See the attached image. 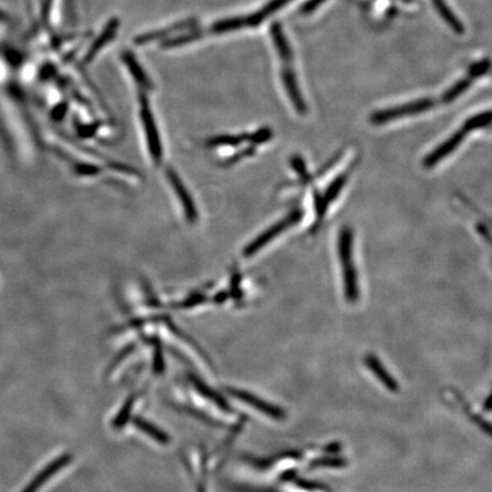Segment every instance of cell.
I'll list each match as a JSON object with an SVG mask.
<instances>
[{
  "label": "cell",
  "instance_id": "14",
  "mask_svg": "<svg viewBox=\"0 0 492 492\" xmlns=\"http://www.w3.org/2000/svg\"><path fill=\"white\" fill-rule=\"evenodd\" d=\"M473 80L474 79L470 78V75H468V78L461 79L459 82L452 84V87L445 91V94L440 98V102L443 104H450L452 102H455L458 97H461L472 86Z\"/></svg>",
  "mask_w": 492,
  "mask_h": 492
},
{
  "label": "cell",
  "instance_id": "4",
  "mask_svg": "<svg viewBox=\"0 0 492 492\" xmlns=\"http://www.w3.org/2000/svg\"><path fill=\"white\" fill-rule=\"evenodd\" d=\"M303 215H305V212H303L302 209H294L286 217L281 219L279 222L272 224L265 231H262L261 234L256 236V238L251 240L245 246V249L243 251L244 258H252V256H256V253L260 252L263 247L268 245L271 240H274L278 235H281L282 233L287 231L289 228L301 222Z\"/></svg>",
  "mask_w": 492,
  "mask_h": 492
},
{
  "label": "cell",
  "instance_id": "11",
  "mask_svg": "<svg viewBox=\"0 0 492 492\" xmlns=\"http://www.w3.org/2000/svg\"><path fill=\"white\" fill-rule=\"evenodd\" d=\"M291 1L292 0H270L263 8H261V10L253 13L251 15L243 16L244 24H245V26H258L266 19H268L269 16L282 10L283 7L289 5Z\"/></svg>",
  "mask_w": 492,
  "mask_h": 492
},
{
  "label": "cell",
  "instance_id": "13",
  "mask_svg": "<svg viewBox=\"0 0 492 492\" xmlns=\"http://www.w3.org/2000/svg\"><path fill=\"white\" fill-rule=\"evenodd\" d=\"M366 364H367V367L374 373L375 376L382 382V384L385 385L387 389L396 392L397 390H398V384H397L396 380L387 373L383 364H380V360L375 355H367L366 357Z\"/></svg>",
  "mask_w": 492,
  "mask_h": 492
},
{
  "label": "cell",
  "instance_id": "5",
  "mask_svg": "<svg viewBox=\"0 0 492 492\" xmlns=\"http://www.w3.org/2000/svg\"><path fill=\"white\" fill-rule=\"evenodd\" d=\"M165 174H167L169 187L172 190V193H175L178 204L183 209L181 211L184 212L185 220L190 224L197 222L199 218L197 206L194 203L193 197H190V190L185 186L184 181H181L177 172L172 169H168Z\"/></svg>",
  "mask_w": 492,
  "mask_h": 492
},
{
  "label": "cell",
  "instance_id": "3",
  "mask_svg": "<svg viewBox=\"0 0 492 492\" xmlns=\"http://www.w3.org/2000/svg\"><path fill=\"white\" fill-rule=\"evenodd\" d=\"M438 103H439L438 100H434V98H429V97L421 98V100H413V102H409V103L376 111V112L371 114L369 121H371V125H387L389 122L396 121L398 118H405V116H417V114L427 112V111L436 107Z\"/></svg>",
  "mask_w": 492,
  "mask_h": 492
},
{
  "label": "cell",
  "instance_id": "22",
  "mask_svg": "<svg viewBox=\"0 0 492 492\" xmlns=\"http://www.w3.org/2000/svg\"><path fill=\"white\" fill-rule=\"evenodd\" d=\"M325 1H326V0H309V1H307V3L303 5L302 8H301V13H302V14H310V13L317 10L318 7L323 5Z\"/></svg>",
  "mask_w": 492,
  "mask_h": 492
},
{
  "label": "cell",
  "instance_id": "20",
  "mask_svg": "<svg viewBox=\"0 0 492 492\" xmlns=\"http://www.w3.org/2000/svg\"><path fill=\"white\" fill-rule=\"evenodd\" d=\"M346 461L339 457H326L314 461V466H325V468H341L344 466Z\"/></svg>",
  "mask_w": 492,
  "mask_h": 492
},
{
  "label": "cell",
  "instance_id": "18",
  "mask_svg": "<svg viewBox=\"0 0 492 492\" xmlns=\"http://www.w3.org/2000/svg\"><path fill=\"white\" fill-rule=\"evenodd\" d=\"M192 380H193L194 385L199 390V393H202L203 396H206V398L211 399L212 401L217 403V405L220 406L224 410H229V406L227 405V402L224 401L222 397L217 394L215 391H212L208 385L201 382L197 377H190Z\"/></svg>",
  "mask_w": 492,
  "mask_h": 492
},
{
  "label": "cell",
  "instance_id": "16",
  "mask_svg": "<svg viewBox=\"0 0 492 492\" xmlns=\"http://www.w3.org/2000/svg\"><path fill=\"white\" fill-rule=\"evenodd\" d=\"M134 424L137 425L139 430L143 431L147 436H150L152 439L156 440L157 443H162V445H167V443L170 441L169 436L162 432V431L159 430L157 427L154 426L153 424L148 423L147 421H144L141 418H137L134 421Z\"/></svg>",
  "mask_w": 492,
  "mask_h": 492
},
{
  "label": "cell",
  "instance_id": "17",
  "mask_svg": "<svg viewBox=\"0 0 492 492\" xmlns=\"http://www.w3.org/2000/svg\"><path fill=\"white\" fill-rule=\"evenodd\" d=\"M490 120H491V112H490V111L477 113L475 116H470V118L463 123V127H464L468 132H473V131L479 130V129H482L486 127V125H489Z\"/></svg>",
  "mask_w": 492,
  "mask_h": 492
},
{
  "label": "cell",
  "instance_id": "7",
  "mask_svg": "<svg viewBox=\"0 0 492 492\" xmlns=\"http://www.w3.org/2000/svg\"><path fill=\"white\" fill-rule=\"evenodd\" d=\"M350 171H351V169L343 172L340 176H337V177L328 185V187L325 190L323 197L316 195V224H314V228H312L314 231L317 229L318 224H321V220L324 218L326 210H328L330 203L333 202L334 199H337V197L340 195L341 190L346 186V181H348V178H349L350 176Z\"/></svg>",
  "mask_w": 492,
  "mask_h": 492
},
{
  "label": "cell",
  "instance_id": "21",
  "mask_svg": "<svg viewBox=\"0 0 492 492\" xmlns=\"http://www.w3.org/2000/svg\"><path fill=\"white\" fill-rule=\"evenodd\" d=\"M132 402H134V398L129 399V401L125 403V407L122 408L121 413L118 415V417L116 418V426H121L125 423V421L128 420L129 415L131 413V406H132Z\"/></svg>",
  "mask_w": 492,
  "mask_h": 492
},
{
  "label": "cell",
  "instance_id": "19",
  "mask_svg": "<svg viewBox=\"0 0 492 492\" xmlns=\"http://www.w3.org/2000/svg\"><path fill=\"white\" fill-rule=\"evenodd\" d=\"M490 69V61L489 59H483L481 62L477 63L472 66V68L468 72V75L470 78L477 79L482 77V75H486V72L489 71Z\"/></svg>",
  "mask_w": 492,
  "mask_h": 492
},
{
  "label": "cell",
  "instance_id": "15",
  "mask_svg": "<svg viewBox=\"0 0 492 492\" xmlns=\"http://www.w3.org/2000/svg\"><path fill=\"white\" fill-rule=\"evenodd\" d=\"M432 1H433L436 10L439 12L440 16L445 20V22L448 23L449 26H450L456 33L463 35L465 31L464 26L458 21L457 17L454 15V13L450 10V8L447 6V3H445L443 0H432Z\"/></svg>",
  "mask_w": 492,
  "mask_h": 492
},
{
  "label": "cell",
  "instance_id": "8",
  "mask_svg": "<svg viewBox=\"0 0 492 492\" xmlns=\"http://www.w3.org/2000/svg\"><path fill=\"white\" fill-rule=\"evenodd\" d=\"M470 134L466 129L461 125V128L455 131L450 137L447 138L439 146L434 148L429 155L424 159V168H434L438 163L441 162L445 157H448L452 152L457 150L459 145L465 141L466 136Z\"/></svg>",
  "mask_w": 492,
  "mask_h": 492
},
{
  "label": "cell",
  "instance_id": "23",
  "mask_svg": "<svg viewBox=\"0 0 492 492\" xmlns=\"http://www.w3.org/2000/svg\"><path fill=\"white\" fill-rule=\"evenodd\" d=\"M199 492H206V489L203 488V486H199V490H197Z\"/></svg>",
  "mask_w": 492,
  "mask_h": 492
},
{
  "label": "cell",
  "instance_id": "2",
  "mask_svg": "<svg viewBox=\"0 0 492 492\" xmlns=\"http://www.w3.org/2000/svg\"><path fill=\"white\" fill-rule=\"evenodd\" d=\"M139 111H138V120L139 127L143 134L145 147L151 161L156 167H160L163 160L162 137L160 134L159 125L156 121L154 113L151 109L150 104L147 102V97L141 96L139 98Z\"/></svg>",
  "mask_w": 492,
  "mask_h": 492
},
{
  "label": "cell",
  "instance_id": "6",
  "mask_svg": "<svg viewBox=\"0 0 492 492\" xmlns=\"http://www.w3.org/2000/svg\"><path fill=\"white\" fill-rule=\"evenodd\" d=\"M282 64H283L281 72L282 82H283L287 96L290 98L291 103L294 106L296 112L299 113L300 116H305L308 112V106L305 104V98L300 91L295 72H294L293 66H292L293 63L287 62L282 63Z\"/></svg>",
  "mask_w": 492,
  "mask_h": 492
},
{
  "label": "cell",
  "instance_id": "12",
  "mask_svg": "<svg viewBox=\"0 0 492 492\" xmlns=\"http://www.w3.org/2000/svg\"><path fill=\"white\" fill-rule=\"evenodd\" d=\"M271 37L275 43V47L277 50L278 56L282 63L292 62L293 61V52L291 48L290 43L287 40L286 36L284 33L283 29L278 23L272 24L270 29Z\"/></svg>",
  "mask_w": 492,
  "mask_h": 492
},
{
  "label": "cell",
  "instance_id": "10",
  "mask_svg": "<svg viewBox=\"0 0 492 492\" xmlns=\"http://www.w3.org/2000/svg\"><path fill=\"white\" fill-rule=\"evenodd\" d=\"M72 461L71 455L66 454L57 458L56 461H53L48 465L47 468H45L41 470L40 473L38 474L37 477L30 482L29 486H25L22 492H37L40 489L41 486H44L45 483L49 480L50 477H53L59 470L66 468Z\"/></svg>",
  "mask_w": 492,
  "mask_h": 492
},
{
  "label": "cell",
  "instance_id": "1",
  "mask_svg": "<svg viewBox=\"0 0 492 492\" xmlns=\"http://www.w3.org/2000/svg\"><path fill=\"white\" fill-rule=\"evenodd\" d=\"M353 231L349 226H343L339 234V258L342 267L343 287L344 295L350 303L359 299L358 276L353 262Z\"/></svg>",
  "mask_w": 492,
  "mask_h": 492
},
{
  "label": "cell",
  "instance_id": "9",
  "mask_svg": "<svg viewBox=\"0 0 492 492\" xmlns=\"http://www.w3.org/2000/svg\"><path fill=\"white\" fill-rule=\"evenodd\" d=\"M228 391H229L231 396L240 399L242 401L245 402L253 408L258 409L259 411H261L269 417L275 418V420H282V418L285 417V413H284L283 409L279 408L277 406L271 405L268 402L263 401L262 399L253 396L251 393L236 389H228Z\"/></svg>",
  "mask_w": 492,
  "mask_h": 492
}]
</instances>
